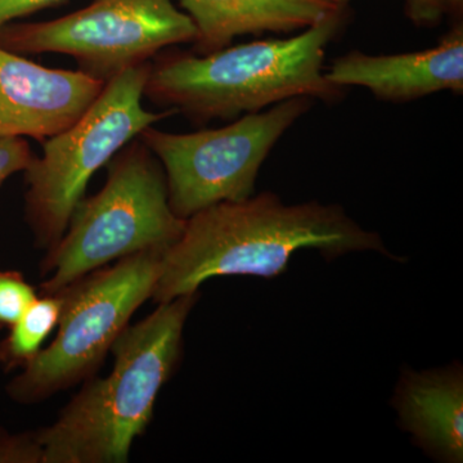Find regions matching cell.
Returning <instances> with one entry per match:
<instances>
[{
  "instance_id": "7a4b0ae2",
  "label": "cell",
  "mask_w": 463,
  "mask_h": 463,
  "mask_svg": "<svg viewBox=\"0 0 463 463\" xmlns=\"http://www.w3.org/2000/svg\"><path fill=\"white\" fill-rule=\"evenodd\" d=\"M339 27L337 12L291 38L210 54L166 48L151 60L143 97L197 124L232 120L295 97L335 102L345 88L327 80L323 61Z\"/></svg>"
},
{
  "instance_id": "52a82bcc",
  "label": "cell",
  "mask_w": 463,
  "mask_h": 463,
  "mask_svg": "<svg viewBox=\"0 0 463 463\" xmlns=\"http://www.w3.org/2000/svg\"><path fill=\"white\" fill-rule=\"evenodd\" d=\"M310 106L312 99L295 97L219 129L174 134L151 125L138 137L164 167L170 209L187 221L216 203L251 197L265 158Z\"/></svg>"
},
{
  "instance_id": "7c38bea8",
  "label": "cell",
  "mask_w": 463,
  "mask_h": 463,
  "mask_svg": "<svg viewBox=\"0 0 463 463\" xmlns=\"http://www.w3.org/2000/svg\"><path fill=\"white\" fill-rule=\"evenodd\" d=\"M194 21V53L230 47L234 38L264 32L306 30L341 11L331 0H179Z\"/></svg>"
},
{
  "instance_id": "5b68a950",
  "label": "cell",
  "mask_w": 463,
  "mask_h": 463,
  "mask_svg": "<svg viewBox=\"0 0 463 463\" xmlns=\"http://www.w3.org/2000/svg\"><path fill=\"white\" fill-rule=\"evenodd\" d=\"M151 61L108 81L74 124L43 142V155L25 170V210L36 242L53 248L62 239L88 183L100 167L157 121L178 112L143 108Z\"/></svg>"
},
{
  "instance_id": "5bb4252c",
  "label": "cell",
  "mask_w": 463,
  "mask_h": 463,
  "mask_svg": "<svg viewBox=\"0 0 463 463\" xmlns=\"http://www.w3.org/2000/svg\"><path fill=\"white\" fill-rule=\"evenodd\" d=\"M35 288L17 270H0V330L11 328L36 300Z\"/></svg>"
},
{
  "instance_id": "ba28073f",
  "label": "cell",
  "mask_w": 463,
  "mask_h": 463,
  "mask_svg": "<svg viewBox=\"0 0 463 463\" xmlns=\"http://www.w3.org/2000/svg\"><path fill=\"white\" fill-rule=\"evenodd\" d=\"M196 35L194 21L173 0H91L57 20L8 24L0 29V47L23 56L66 54L81 72L106 84Z\"/></svg>"
},
{
  "instance_id": "9a60e30c",
  "label": "cell",
  "mask_w": 463,
  "mask_h": 463,
  "mask_svg": "<svg viewBox=\"0 0 463 463\" xmlns=\"http://www.w3.org/2000/svg\"><path fill=\"white\" fill-rule=\"evenodd\" d=\"M33 157L25 138L0 137V185L14 174L25 172Z\"/></svg>"
},
{
  "instance_id": "ac0fdd59",
  "label": "cell",
  "mask_w": 463,
  "mask_h": 463,
  "mask_svg": "<svg viewBox=\"0 0 463 463\" xmlns=\"http://www.w3.org/2000/svg\"><path fill=\"white\" fill-rule=\"evenodd\" d=\"M65 0H0V29L41 9L54 7Z\"/></svg>"
},
{
  "instance_id": "4fadbf2b",
  "label": "cell",
  "mask_w": 463,
  "mask_h": 463,
  "mask_svg": "<svg viewBox=\"0 0 463 463\" xmlns=\"http://www.w3.org/2000/svg\"><path fill=\"white\" fill-rule=\"evenodd\" d=\"M62 298L60 294L36 298L32 306L0 341V365L5 373L25 368L38 355L44 341L58 326Z\"/></svg>"
},
{
  "instance_id": "8992f818",
  "label": "cell",
  "mask_w": 463,
  "mask_h": 463,
  "mask_svg": "<svg viewBox=\"0 0 463 463\" xmlns=\"http://www.w3.org/2000/svg\"><path fill=\"white\" fill-rule=\"evenodd\" d=\"M163 251H142L85 274L58 291L56 339L7 386L9 397L33 403L94 373L133 313L152 297Z\"/></svg>"
},
{
  "instance_id": "277c9868",
  "label": "cell",
  "mask_w": 463,
  "mask_h": 463,
  "mask_svg": "<svg viewBox=\"0 0 463 463\" xmlns=\"http://www.w3.org/2000/svg\"><path fill=\"white\" fill-rule=\"evenodd\" d=\"M167 200L165 173L139 137L108 164L102 190L75 207L65 234L44 261L43 294H57L112 260L142 251L165 252L184 231Z\"/></svg>"
},
{
  "instance_id": "e0dca14e",
  "label": "cell",
  "mask_w": 463,
  "mask_h": 463,
  "mask_svg": "<svg viewBox=\"0 0 463 463\" xmlns=\"http://www.w3.org/2000/svg\"><path fill=\"white\" fill-rule=\"evenodd\" d=\"M408 14L416 24H435L461 7L462 0H407Z\"/></svg>"
},
{
  "instance_id": "6da1fadb",
  "label": "cell",
  "mask_w": 463,
  "mask_h": 463,
  "mask_svg": "<svg viewBox=\"0 0 463 463\" xmlns=\"http://www.w3.org/2000/svg\"><path fill=\"white\" fill-rule=\"evenodd\" d=\"M326 260L373 251L405 261L386 248L377 232L364 230L336 203L288 205L273 192L221 203L185 221L184 231L161 258L152 298L167 303L194 294L207 279L223 276L274 279L288 270L300 250Z\"/></svg>"
},
{
  "instance_id": "3957f363",
  "label": "cell",
  "mask_w": 463,
  "mask_h": 463,
  "mask_svg": "<svg viewBox=\"0 0 463 463\" xmlns=\"http://www.w3.org/2000/svg\"><path fill=\"white\" fill-rule=\"evenodd\" d=\"M199 294L183 295L112 344L114 368L94 380L51 428L36 432L42 463H124L154 416L158 392L181 356L183 330Z\"/></svg>"
},
{
  "instance_id": "d6986e66",
  "label": "cell",
  "mask_w": 463,
  "mask_h": 463,
  "mask_svg": "<svg viewBox=\"0 0 463 463\" xmlns=\"http://www.w3.org/2000/svg\"><path fill=\"white\" fill-rule=\"evenodd\" d=\"M331 2L336 3V5H343V3H345L346 0H331Z\"/></svg>"
},
{
  "instance_id": "30bf717a",
  "label": "cell",
  "mask_w": 463,
  "mask_h": 463,
  "mask_svg": "<svg viewBox=\"0 0 463 463\" xmlns=\"http://www.w3.org/2000/svg\"><path fill=\"white\" fill-rule=\"evenodd\" d=\"M337 87L367 88L377 99L404 102L441 90L463 91V29L456 26L437 47L412 53L371 56L350 52L325 72Z\"/></svg>"
},
{
  "instance_id": "8fae6325",
  "label": "cell",
  "mask_w": 463,
  "mask_h": 463,
  "mask_svg": "<svg viewBox=\"0 0 463 463\" xmlns=\"http://www.w3.org/2000/svg\"><path fill=\"white\" fill-rule=\"evenodd\" d=\"M392 405L399 426L426 456L440 463L463 461V367L459 362L414 371L404 368Z\"/></svg>"
},
{
  "instance_id": "9c48e42d",
  "label": "cell",
  "mask_w": 463,
  "mask_h": 463,
  "mask_svg": "<svg viewBox=\"0 0 463 463\" xmlns=\"http://www.w3.org/2000/svg\"><path fill=\"white\" fill-rule=\"evenodd\" d=\"M103 87L80 70L48 69L0 47V137L45 142L74 124Z\"/></svg>"
},
{
  "instance_id": "2e32d148",
  "label": "cell",
  "mask_w": 463,
  "mask_h": 463,
  "mask_svg": "<svg viewBox=\"0 0 463 463\" xmlns=\"http://www.w3.org/2000/svg\"><path fill=\"white\" fill-rule=\"evenodd\" d=\"M38 462L42 452L33 435H11L0 429V463Z\"/></svg>"
}]
</instances>
